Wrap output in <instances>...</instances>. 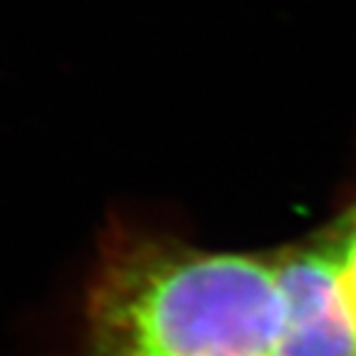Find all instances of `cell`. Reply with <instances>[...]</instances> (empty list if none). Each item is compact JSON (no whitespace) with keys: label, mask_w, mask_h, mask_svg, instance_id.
I'll return each mask as SVG.
<instances>
[{"label":"cell","mask_w":356,"mask_h":356,"mask_svg":"<svg viewBox=\"0 0 356 356\" xmlns=\"http://www.w3.org/2000/svg\"><path fill=\"white\" fill-rule=\"evenodd\" d=\"M277 262L117 233L102 248L82 356H277Z\"/></svg>","instance_id":"6da1fadb"},{"label":"cell","mask_w":356,"mask_h":356,"mask_svg":"<svg viewBox=\"0 0 356 356\" xmlns=\"http://www.w3.org/2000/svg\"><path fill=\"white\" fill-rule=\"evenodd\" d=\"M334 255L339 260L341 270L346 275V282H349L351 292L356 297V206L349 216L344 218V222L337 230V238L329 240Z\"/></svg>","instance_id":"3957f363"},{"label":"cell","mask_w":356,"mask_h":356,"mask_svg":"<svg viewBox=\"0 0 356 356\" xmlns=\"http://www.w3.org/2000/svg\"><path fill=\"white\" fill-rule=\"evenodd\" d=\"M284 329L277 356H356V297L332 245L277 257Z\"/></svg>","instance_id":"7a4b0ae2"}]
</instances>
